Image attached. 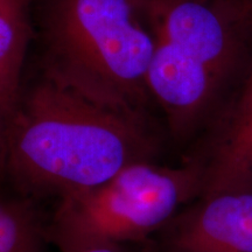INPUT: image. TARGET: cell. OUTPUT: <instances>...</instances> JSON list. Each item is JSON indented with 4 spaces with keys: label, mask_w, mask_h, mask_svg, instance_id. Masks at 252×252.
Segmentation results:
<instances>
[{
    "label": "cell",
    "mask_w": 252,
    "mask_h": 252,
    "mask_svg": "<svg viewBox=\"0 0 252 252\" xmlns=\"http://www.w3.org/2000/svg\"><path fill=\"white\" fill-rule=\"evenodd\" d=\"M163 132L150 113L119 109L37 59L26 65L9 125L5 185L41 202L158 161Z\"/></svg>",
    "instance_id": "1"
},
{
    "label": "cell",
    "mask_w": 252,
    "mask_h": 252,
    "mask_svg": "<svg viewBox=\"0 0 252 252\" xmlns=\"http://www.w3.org/2000/svg\"><path fill=\"white\" fill-rule=\"evenodd\" d=\"M39 58L117 108L150 113L154 40L138 0H34Z\"/></svg>",
    "instance_id": "2"
},
{
    "label": "cell",
    "mask_w": 252,
    "mask_h": 252,
    "mask_svg": "<svg viewBox=\"0 0 252 252\" xmlns=\"http://www.w3.org/2000/svg\"><path fill=\"white\" fill-rule=\"evenodd\" d=\"M201 195L197 166L132 163L96 187L61 198L47 224L60 252L91 245L150 243L182 208Z\"/></svg>",
    "instance_id": "3"
},
{
    "label": "cell",
    "mask_w": 252,
    "mask_h": 252,
    "mask_svg": "<svg viewBox=\"0 0 252 252\" xmlns=\"http://www.w3.org/2000/svg\"><path fill=\"white\" fill-rule=\"evenodd\" d=\"M152 33V60L212 75L237 89L252 69L248 13L226 0H138Z\"/></svg>",
    "instance_id": "4"
},
{
    "label": "cell",
    "mask_w": 252,
    "mask_h": 252,
    "mask_svg": "<svg viewBox=\"0 0 252 252\" xmlns=\"http://www.w3.org/2000/svg\"><path fill=\"white\" fill-rule=\"evenodd\" d=\"M185 160L200 171V196L252 191V69L190 145Z\"/></svg>",
    "instance_id": "5"
},
{
    "label": "cell",
    "mask_w": 252,
    "mask_h": 252,
    "mask_svg": "<svg viewBox=\"0 0 252 252\" xmlns=\"http://www.w3.org/2000/svg\"><path fill=\"white\" fill-rule=\"evenodd\" d=\"M158 236L157 252H252V191L198 196Z\"/></svg>",
    "instance_id": "6"
},
{
    "label": "cell",
    "mask_w": 252,
    "mask_h": 252,
    "mask_svg": "<svg viewBox=\"0 0 252 252\" xmlns=\"http://www.w3.org/2000/svg\"><path fill=\"white\" fill-rule=\"evenodd\" d=\"M34 36V0H0V94L15 102Z\"/></svg>",
    "instance_id": "7"
},
{
    "label": "cell",
    "mask_w": 252,
    "mask_h": 252,
    "mask_svg": "<svg viewBox=\"0 0 252 252\" xmlns=\"http://www.w3.org/2000/svg\"><path fill=\"white\" fill-rule=\"evenodd\" d=\"M39 206L0 184V252H45L48 220Z\"/></svg>",
    "instance_id": "8"
},
{
    "label": "cell",
    "mask_w": 252,
    "mask_h": 252,
    "mask_svg": "<svg viewBox=\"0 0 252 252\" xmlns=\"http://www.w3.org/2000/svg\"><path fill=\"white\" fill-rule=\"evenodd\" d=\"M13 106L14 103H12L11 100H8L5 96L0 94V184L5 182L9 125H11Z\"/></svg>",
    "instance_id": "9"
},
{
    "label": "cell",
    "mask_w": 252,
    "mask_h": 252,
    "mask_svg": "<svg viewBox=\"0 0 252 252\" xmlns=\"http://www.w3.org/2000/svg\"><path fill=\"white\" fill-rule=\"evenodd\" d=\"M71 252H156L151 243H109L91 245Z\"/></svg>",
    "instance_id": "10"
},
{
    "label": "cell",
    "mask_w": 252,
    "mask_h": 252,
    "mask_svg": "<svg viewBox=\"0 0 252 252\" xmlns=\"http://www.w3.org/2000/svg\"><path fill=\"white\" fill-rule=\"evenodd\" d=\"M231 5H234L235 7H237L242 11H244L245 13H248L249 8L252 6V0H226Z\"/></svg>",
    "instance_id": "11"
},
{
    "label": "cell",
    "mask_w": 252,
    "mask_h": 252,
    "mask_svg": "<svg viewBox=\"0 0 252 252\" xmlns=\"http://www.w3.org/2000/svg\"><path fill=\"white\" fill-rule=\"evenodd\" d=\"M248 18H249V21H250V25H251V28H252V6L250 8H249V11H248Z\"/></svg>",
    "instance_id": "12"
},
{
    "label": "cell",
    "mask_w": 252,
    "mask_h": 252,
    "mask_svg": "<svg viewBox=\"0 0 252 252\" xmlns=\"http://www.w3.org/2000/svg\"><path fill=\"white\" fill-rule=\"evenodd\" d=\"M156 252H157V251H156Z\"/></svg>",
    "instance_id": "13"
}]
</instances>
